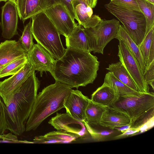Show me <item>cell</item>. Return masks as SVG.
<instances>
[{"mask_svg":"<svg viewBox=\"0 0 154 154\" xmlns=\"http://www.w3.org/2000/svg\"><path fill=\"white\" fill-rule=\"evenodd\" d=\"M99 65L98 58L90 52L67 48L62 57L56 60L51 75L55 81L78 88L93 83Z\"/></svg>","mask_w":154,"mask_h":154,"instance_id":"cell-1","label":"cell"},{"mask_svg":"<svg viewBox=\"0 0 154 154\" xmlns=\"http://www.w3.org/2000/svg\"><path fill=\"white\" fill-rule=\"evenodd\" d=\"M40 84L35 72L22 84L6 106L8 130L17 136L26 131Z\"/></svg>","mask_w":154,"mask_h":154,"instance_id":"cell-2","label":"cell"},{"mask_svg":"<svg viewBox=\"0 0 154 154\" xmlns=\"http://www.w3.org/2000/svg\"><path fill=\"white\" fill-rule=\"evenodd\" d=\"M72 88L55 81L37 94L26 122V131H34L47 118L64 107L65 101Z\"/></svg>","mask_w":154,"mask_h":154,"instance_id":"cell-3","label":"cell"},{"mask_svg":"<svg viewBox=\"0 0 154 154\" xmlns=\"http://www.w3.org/2000/svg\"><path fill=\"white\" fill-rule=\"evenodd\" d=\"M34 38L56 60L61 58L66 49L63 47L56 28L42 11L31 18Z\"/></svg>","mask_w":154,"mask_h":154,"instance_id":"cell-4","label":"cell"},{"mask_svg":"<svg viewBox=\"0 0 154 154\" xmlns=\"http://www.w3.org/2000/svg\"><path fill=\"white\" fill-rule=\"evenodd\" d=\"M108 107L127 114L131 119V125L154 108V94L137 92L119 96Z\"/></svg>","mask_w":154,"mask_h":154,"instance_id":"cell-5","label":"cell"},{"mask_svg":"<svg viewBox=\"0 0 154 154\" xmlns=\"http://www.w3.org/2000/svg\"><path fill=\"white\" fill-rule=\"evenodd\" d=\"M104 7L122 23L130 37L139 45L145 37L146 28V19L142 12L124 8L111 2Z\"/></svg>","mask_w":154,"mask_h":154,"instance_id":"cell-6","label":"cell"},{"mask_svg":"<svg viewBox=\"0 0 154 154\" xmlns=\"http://www.w3.org/2000/svg\"><path fill=\"white\" fill-rule=\"evenodd\" d=\"M120 24L119 21L114 18L102 19L94 27L84 28L90 52L103 54L104 49L107 44L115 38Z\"/></svg>","mask_w":154,"mask_h":154,"instance_id":"cell-7","label":"cell"},{"mask_svg":"<svg viewBox=\"0 0 154 154\" xmlns=\"http://www.w3.org/2000/svg\"><path fill=\"white\" fill-rule=\"evenodd\" d=\"M43 11L58 30L60 35L68 36L78 23L71 16L65 3L54 0Z\"/></svg>","mask_w":154,"mask_h":154,"instance_id":"cell-8","label":"cell"},{"mask_svg":"<svg viewBox=\"0 0 154 154\" xmlns=\"http://www.w3.org/2000/svg\"><path fill=\"white\" fill-rule=\"evenodd\" d=\"M119 41L118 55L120 61L132 79L139 91L149 93V87L145 82L143 72L138 62L123 42Z\"/></svg>","mask_w":154,"mask_h":154,"instance_id":"cell-9","label":"cell"},{"mask_svg":"<svg viewBox=\"0 0 154 154\" xmlns=\"http://www.w3.org/2000/svg\"><path fill=\"white\" fill-rule=\"evenodd\" d=\"M28 61L18 72L0 82V97L8 106L22 84L35 72Z\"/></svg>","mask_w":154,"mask_h":154,"instance_id":"cell-10","label":"cell"},{"mask_svg":"<svg viewBox=\"0 0 154 154\" xmlns=\"http://www.w3.org/2000/svg\"><path fill=\"white\" fill-rule=\"evenodd\" d=\"M28 62L35 71L40 72L42 76L43 72H49L51 74L54 69L56 60L40 44H34L31 50L27 53Z\"/></svg>","mask_w":154,"mask_h":154,"instance_id":"cell-11","label":"cell"},{"mask_svg":"<svg viewBox=\"0 0 154 154\" xmlns=\"http://www.w3.org/2000/svg\"><path fill=\"white\" fill-rule=\"evenodd\" d=\"M18 17L16 3L10 0L7 1L2 7L1 24L4 38L10 39L18 35Z\"/></svg>","mask_w":154,"mask_h":154,"instance_id":"cell-12","label":"cell"},{"mask_svg":"<svg viewBox=\"0 0 154 154\" xmlns=\"http://www.w3.org/2000/svg\"><path fill=\"white\" fill-rule=\"evenodd\" d=\"M48 122L57 130H63L77 135L80 138L85 137L87 134L84 122L74 119L67 113H57Z\"/></svg>","mask_w":154,"mask_h":154,"instance_id":"cell-13","label":"cell"},{"mask_svg":"<svg viewBox=\"0 0 154 154\" xmlns=\"http://www.w3.org/2000/svg\"><path fill=\"white\" fill-rule=\"evenodd\" d=\"M90 99L81 91L71 90L64 103L67 113L82 122L85 120V112Z\"/></svg>","mask_w":154,"mask_h":154,"instance_id":"cell-14","label":"cell"},{"mask_svg":"<svg viewBox=\"0 0 154 154\" xmlns=\"http://www.w3.org/2000/svg\"><path fill=\"white\" fill-rule=\"evenodd\" d=\"M54 0H18L16 5L19 17L23 23L43 11Z\"/></svg>","mask_w":154,"mask_h":154,"instance_id":"cell-15","label":"cell"},{"mask_svg":"<svg viewBox=\"0 0 154 154\" xmlns=\"http://www.w3.org/2000/svg\"><path fill=\"white\" fill-rule=\"evenodd\" d=\"M27 53L18 41L6 40L0 44V65L5 66L15 60L27 57Z\"/></svg>","mask_w":154,"mask_h":154,"instance_id":"cell-16","label":"cell"},{"mask_svg":"<svg viewBox=\"0 0 154 154\" xmlns=\"http://www.w3.org/2000/svg\"><path fill=\"white\" fill-rule=\"evenodd\" d=\"M131 124V120L126 114L107 107L102 115L100 125L111 129Z\"/></svg>","mask_w":154,"mask_h":154,"instance_id":"cell-17","label":"cell"},{"mask_svg":"<svg viewBox=\"0 0 154 154\" xmlns=\"http://www.w3.org/2000/svg\"><path fill=\"white\" fill-rule=\"evenodd\" d=\"M92 8L78 0L75 6L78 24L85 28L96 26L102 19L98 15H93Z\"/></svg>","mask_w":154,"mask_h":154,"instance_id":"cell-18","label":"cell"},{"mask_svg":"<svg viewBox=\"0 0 154 154\" xmlns=\"http://www.w3.org/2000/svg\"><path fill=\"white\" fill-rule=\"evenodd\" d=\"M80 138L77 135L63 130L48 132L44 135L35 137L33 143H68Z\"/></svg>","mask_w":154,"mask_h":154,"instance_id":"cell-19","label":"cell"},{"mask_svg":"<svg viewBox=\"0 0 154 154\" xmlns=\"http://www.w3.org/2000/svg\"><path fill=\"white\" fill-rule=\"evenodd\" d=\"M66 43L67 48L90 52L84 28L79 24L70 34L66 38Z\"/></svg>","mask_w":154,"mask_h":154,"instance_id":"cell-20","label":"cell"},{"mask_svg":"<svg viewBox=\"0 0 154 154\" xmlns=\"http://www.w3.org/2000/svg\"><path fill=\"white\" fill-rule=\"evenodd\" d=\"M118 96L112 89L103 83L92 93L91 100L95 103L108 107L114 102Z\"/></svg>","mask_w":154,"mask_h":154,"instance_id":"cell-21","label":"cell"},{"mask_svg":"<svg viewBox=\"0 0 154 154\" xmlns=\"http://www.w3.org/2000/svg\"><path fill=\"white\" fill-rule=\"evenodd\" d=\"M115 38L123 42L130 50L138 62L143 73L145 65L139 48L126 31L123 25L120 24Z\"/></svg>","mask_w":154,"mask_h":154,"instance_id":"cell-22","label":"cell"},{"mask_svg":"<svg viewBox=\"0 0 154 154\" xmlns=\"http://www.w3.org/2000/svg\"><path fill=\"white\" fill-rule=\"evenodd\" d=\"M138 46L143 58L146 67L154 61V26L145 36Z\"/></svg>","mask_w":154,"mask_h":154,"instance_id":"cell-23","label":"cell"},{"mask_svg":"<svg viewBox=\"0 0 154 154\" xmlns=\"http://www.w3.org/2000/svg\"><path fill=\"white\" fill-rule=\"evenodd\" d=\"M106 69L119 80L131 89L139 92L132 79L119 61L109 64Z\"/></svg>","mask_w":154,"mask_h":154,"instance_id":"cell-24","label":"cell"},{"mask_svg":"<svg viewBox=\"0 0 154 154\" xmlns=\"http://www.w3.org/2000/svg\"><path fill=\"white\" fill-rule=\"evenodd\" d=\"M106 106L95 103L90 99L85 112V120L91 125H100Z\"/></svg>","mask_w":154,"mask_h":154,"instance_id":"cell-25","label":"cell"},{"mask_svg":"<svg viewBox=\"0 0 154 154\" xmlns=\"http://www.w3.org/2000/svg\"><path fill=\"white\" fill-rule=\"evenodd\" d=\"M103 84L112 89L119 96L138 92L126 86L117 79L112 73L109 72L105 75Z\"/></svg>","mask_w":154,"mask_h":154,"instance_id":"cell-26","label":"cell"},{"mask_svg":"<svg viewBox=\"0 0 154 154\" xmlns=\"http://www.w3.org/2000/svg\"><path fill=\"white\" fill-rule=\"evenodd\" d=\"M136 0L146 19V28L145 36L154 26V5L146 0Z\"/></svg>","mask_w":154,"mask_h":154,"instance_id":"cell-27","label":"cell"},{"mask_svg":"<svg viewBox=\"0 0 154 154\" xmlns=\"http://www.w3.org/2000/svg\"><path fill=\"white\" fill-rule=\"evenodd\" d=\"M154 108L136 120L130 128L135 129L137 133H142L154 126Z\"/></svg>","mask_w":154,"mask_h":154,"instance_id":"cell-28","label":"cell"},{"mask_svg":"<svg viewBox=\"0 0 154 154\" xmlns=\"http://www.w3.org/2000/svg\"><path fill=\"white\" fill-rule=\"evenodd\" d=\"M27 62V57H21L10 62L0 70V78L13 75L20 71Z\"/></svg>","mask_w":154,"mask_h":154,"instance_id":"cell-29","label":"cell"},{"mask_svg":"<svg viewBox=\"0 0 154 154\" xmlns=\"http://www.w3.org/2000/svg\"><path fill=\"white\" fill-rule=\"evenodd\" d=\"M33 38L30 20L24 27L22 35L18 41L22 47L27 52L31 50L34 46Z\"/></svg>","mask_w":154,"mask_h":154,"instance_id":"cell-30","label":"cell"},{"mask_svg":"<svg viewBox=\"0 0 154 154\" xmlns=\"http://www.w3.org/2000/svg\"><path fill=\"white\" fill-rule=\"evenodd\" d=\"M83 122L88 132L90 134L92 138L96 141L103 140L113 132V131H97L93 128L91 125L85 121Z\"/></svg>","mask_w":154,"mask_h":154,"instance_id":"cell-31","label":"cell"},{"mask_svg":"<svg viewBox=\"0 0 154 154\" xmlns=\"http://www.w3.org/2000/svg\"><path fill=\"white\" fill-rule=\"evenodd\" d=\"M7 112L6 106L0 97V135L8 130Z\"/></svg>","mask_w":154,"mask_h":154,"instance_id":"cell-32","label":"cell"},{"mask_svg":"<svg viewBox=\"0 0 154 154\" xmlns=\"http://www.w3.org/2000/svg\"><path fill=\"white\" fill-rule=\"evenodd\" d=\"M143 77L146 83L154 89V61L146 67L143 73Z\"/></svg>","mask_w":154,"mask_h":154,"instance_id":"cell-33","label":"cell"},{"mask_svg":"<svg viewBox=\"0 0 154 154\" xmlns=\"http://www.w3.org/2000/svg\"><path fill=\"white\" fill-rule=\"evenodd\" d=\"M110 2L124 8L141 11L136 0H111Z\"/></svg>","mask_w":154,"mask_h":154,"instance_id":"cell-34","label":"cell"},{"mask_svg":"<svg viewBox=\"0 0 154 154\" xmlns=\"http://www.w3.org/2000/svg\"><path fill=\"white\" fill-rule=\"evenodd\" d=\"M65 3L73 20L75 19L78 22L79 20L76 14L75 6L78 0H61Z\"/></svg>","mask_w":154,"mask_h":154,"instance_id":"cell-35","label":"cell"},{"mask_svg":"<svg viewBox=\"0 0 154 154\" xmlns=\"http://www.w3.org/2000/svg\"><path fill=\"white\" fill-rule=\"evenodd\" d=\"M0 139H2L1 141L2 142L11 143H26L24 141H20L18 140L17 135H13L11 133H9L7 134H3L0 135Z\"/></svg>","mask_w":154,"mask_h":154,"instance_id":"cell-36","label":"cell"},{"mask_svg":"<svg viewBox=\"0 0 154 154\" xmlns=\"http://www.w3.org/2000/svg\"><path fill=\"white\" fill-rule=\"evenodd\" d=\"M131 125H128L120 127H117L114 128L113 129H116L119 131H121L122 133H124L129 128L131 127Z\"/></svg>","mask_w":154,"mask_h":154,"instance_id":"cell-37","label":"cell"},{"mask_svg":"<svg viewBox=\"0 0 154 154\" xmlns=\"http://www.w3.org/2000/svg\"><path fill=\"white\" fill-rule=\"evenodd\" d=\"M97 0H87L88 4L92 8H94L96 5Z\"/></svg>","mask_w":154,"mask_h":154,"instance_id":"cell-38","label":"cell"},{"mask_svg":"<svg viewBox=\"0 0 154 154\" xmlns=\"http://www.w3.org/2000/svg\"><path fill=\"white\" fill-rule=\"evenodd\" d=\"M80 1L84 3L87 5H88L87 2V0H79Z\"/></svg>","mask_w":154,"mask_h":154,"instance_id":"cell-39","label":"cell"},{"mask_svg":"<svg viewBox=\"0 0 154 154\" xmlns=\"http://www.w3.org/2000/svg\"><path fill=\"white\" fill-rule=\"evenodd\" d=\"M150 3L154 5V0H146Z\"/></svg>","mask_w":154,"mask_h":154,"instance_id":"cell-40","label":"cell"},{"mask_svg":"<svg viewBox=\"0 0 154 154\" xmlns=\"http://www.w3.org/2000/svg\"><path fill=\"white\" fill-rule=\"evenodd\" d=\"M11 0L13 2H15L16 4L18 0Z\"/></svg>","mask_w":154,"mask_h":154,"instance_id":"cell-41","label":"cell"},{"mask_svg":"<svg viewBox=\"0 0 154 154\" xmlns=\"http://www.w3.org/2000/svg\"><path fill=\"white\" fill-rule=\"evenodd\" d=\"M5 66L0 65V70L2 69Z\"/></svg>","mask_w":154,"mask_h":154,"instance_id":"cell-42","label":"cell"},{"mask_svg":"<svg viewBox=\"0 0 154 154\" xmlns=\"http://www.w3.org/2000/svg\"><path fill=\"white\" fill-rule=\"evenodd\" d=\"M8 0H0V2L3 1V2H6Z\"/></svg>","mask_w":154,"mask_h":154,"instance_id":"cell-43","label":"cell"},{"mask_svg":"<svg viewBox=\"0 0 154 154\" xmlns=\"http://www.w3.org/2000/svg\"><path fill=\"white\" fill-rule=\"evenodd\" d=\"M1 23L0 22V25H1Z\"/></svg>","mask_w":154,"mask_h":154,"instance_id":"cell-44","label":"cell"}]
</instances>
